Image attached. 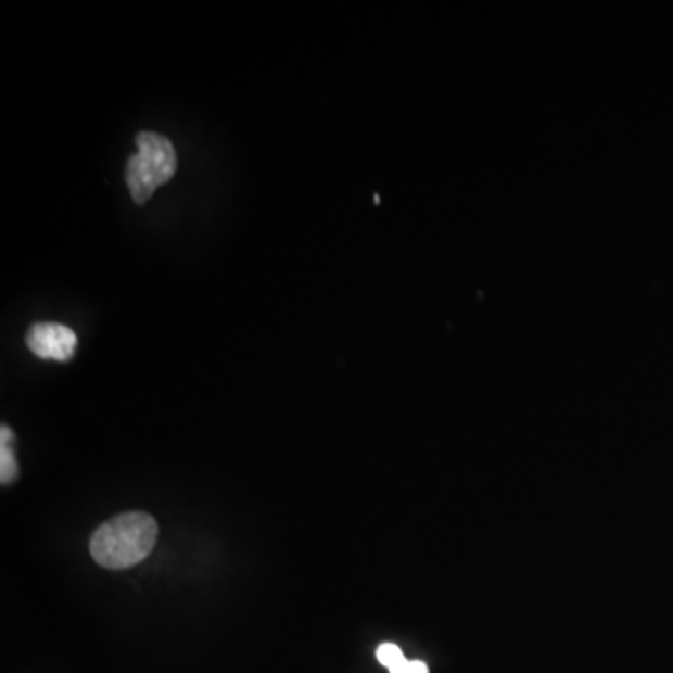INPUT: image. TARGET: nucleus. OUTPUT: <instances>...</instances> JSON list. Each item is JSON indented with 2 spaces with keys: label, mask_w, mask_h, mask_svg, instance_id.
Wrapping results in <instances>:
<instances>
[{
  "label": "nucleus",
  "mask_w": 673,
  "mask_h": 673,
  "mask_svg": "<svg viewBox=\"0 0 673 673\" xmlns=\"http://www.w3.org/2000/svg\"><path fill=\"white\" fill-rule=\"evenodd\" d=\"M157 522L147 512H124L100 525L90 541V554L105 569H128L154 550Z\"/></svg>",
  "instance_id": "1"
},
{
  "label": "nucleus",
  "mask_w": 673,
  "mask_h": 673,
  "mask_svg": "<svg viewBox=\"0 0 673 673\" xmlns=\"http://www.w3.org/2000/svg\"><path fill=\"white\" fill-rule=\"evenodd\" d=\"M139 152L126 165V183L134 201L142 206L154 195L155 189L167 183L176 173V150L167 137L152 131L137 135Z\"/></svg>",
  "instance_id": "2"
},
{
  "label": "nucleus",
  "mask_w": 673,
  "mask_h": 673,
  "mask_svg": "<svg viewBox=\"0 0 673 673\" xmlns=\"http://www.w3.org/2000/svg\"><path fill=\"white\" fill-rule=\"evenodd\" d=\"M27 346L41 359L69 361L77 348V335L64 323H34L27 333Z\"/></svg>",
  "instance_id": "3"
},
{
  "label": "nucleus",
  "mask_w": 673,
  "mask_h": 673,
  "mask_svg": "<svg viewBox=\"0 0 673 673\" xmlns=\"http://www.w3.org/2000/svg\"><path fill=\"white\" fill-rule=\"evenodd\" d=\"M12 440L14 434L2 427V442H0V479L2 485H10L17 478V462H15L14 449H12Z\"/></svg>",
  "instance_id": "4"
},
{
  "label": "nucleus",
  "mask_w": 673,
  "mask_h": 673,
  "mask_svg": "<svg viewBox=\"0 0 673 673\" xmlns=\"http://www.w3.org/2000/svg\"><path fill=\"white\" fill-rule=\"evenodd\" d=\"M377 659L382 666L391 670V668L397 666L398 662H403L406 657L401 651V647L395 646V644H382L377 649Z\"/></svg>",
  "instance_id": "5"
},
{
  "label": "nucleus",
  "mask_w": 673,
  "mask_h": 673,
  "mask_svg": "<svg viewBox=\"0 0 673 673\" xmlns=\"http://www.w3.org/2000/svg\"><path fill=\"white\" fill-rule=\"evenodd\" d=\"M411 673H429V666L423 660H411Z\"/></svg>",
  "instance_id": "6"
}]
</instances>
